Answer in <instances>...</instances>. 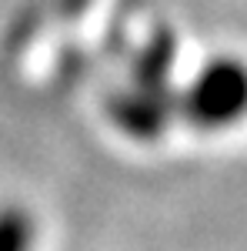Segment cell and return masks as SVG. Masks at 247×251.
Masks as SVG:
<instances>
[{
    "instance_id": "6da1fadb",
    "label": "cell",
    "mask_w": 247,
    "mask_h": 251,
    "mask_svg": "<svg viewBox=\"0 0 247 251\" xmlns=\"http://www.w3.org/2000/svg\"><path fill=\"white\" fill-rule=\"evenodd\" d=\"M244 104V74L241 64L234 60H217L204 67V74L190 87V114L201 124H224L237 117Z\"/></svg>"
},
{
    "instance_id": "7a4b0ae2",
    "label": "cell",
    "mask_w": 247,
    "mask_h": 251,
    "mask_svg": "<svg viewBox=\"0 0 247 251\" xmlns=\"http://www.w3.org/2000/svg\"><path fill=\"white\" fill-rule=\"evenodd\" d=\"M0 251H30V221L17 208L0 211Z\"/></svg>"
}]
</instances>
